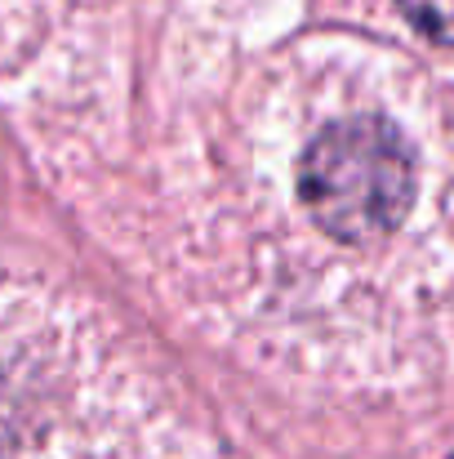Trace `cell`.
I'll list each match as a JSON object with an SVG mask.
<instances>
[{
	"mask_svg": "<svg viewBox=\"0 0 454 459\" xmlns=\"http://www.w3.org/2000/svg\"><path fill=\"white\" fill-rule=\"evenodd\" d=\"M415 152L383 117H347L321 130L299 165V196L312 223L347 246L392 237L415 201Z\"/></svg>",
	"mask_w": 454,
	"mask_h": 459,
	"instance_id": "6da1fadb",
	"label": "cell"
},
{
	"mask_svg": "<svg viewBox=\"0 0 454 459\" xmlns=\"http://www.w3.org/2000/svg\"><path fill=\"white\" fill-rule=\"evenodd\" d=\"M406 18L437 45H454V0H397Z\"/></svg>",
	"mask_w": 454,
	"mask_h": 459,
	"instance_id": "7a4b0ae2",
	"label": "cell"
}]
</instances>
